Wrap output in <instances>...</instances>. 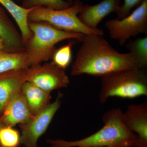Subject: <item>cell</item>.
<instances>
[{
	"label": "cell",
	"instance_id": "8fae6325",
	"mask_svg": "<svg viewBox=\"0 0 147 147\" xmlns=\"http://www.w3.org/2000/svg\"><path fill=\"white\" fill-rule=\"evenodd\" d=\"M30 71L29 67L0 74V115L11 96L28 81Z\"/></svg>",
	"mask_w": 147,
	"mask_h": 147
},
{
	"label": "cell",
	"instance_id": "484cf974",
	"mask_svg": "<svg viewBox=\"0 0 147 147\" xmlns=\"http://www.w3.org/2000/svg\"><path fill=\"white\" fill-rule=\"evenodd\" d=\"M0 147H2L1 146V145H0Z\"/></svg>",
	"mask_w": 147,
	"mask_h": 147
},
{
	"label": "cell",
	"instance_id": "d4e9b609",
	"mask_svg": "<svg viewBox=\"0 0 147 147\" xmlns=\"http://www.w3.org/2000/svg\"></svg>",
	"mask_w": 147,
	"mask_h": 147
},
{
	"label": "cell",
	"instance_id": "cb8c5ba5",
	"mask_svg": "<svg viewBox=\"0 0 147 147\" xmlns=\"http://www.w3.org/2000/svg\"><path fill=\"white\" fill-rule=\"evenodd\" d=\"M5 125H4L1 122V121H0V129H1V128H2V127H3Z\"/></svg>",
	"mask_w": 147,
	"mask_h": 147
},
{
	"label": "cell",
	"instance_id": "44dd1931",
	"mask_svg": "<svg viewBox=\"0 0 147 147\" xmlns=\"http://www.w3.org/2000/svg\"><path fill=\"white\" fill-rule=\"evenodd\" d=\"M144 0H124V2L120 5L118 10L117 11L118 19H121L125 18L130 13L132 8L138 6Z\"/></svg>",
	"mask_w": 147,
	"mask_h": 147
},
{
	"label": "cell",
	"instance_id": "603a6c76",
	"mask_svg": "<svg viewBox=\"0 0 147 147\" xmlns=\"http://www.w3.org/2000/svg\"><path fill=\"white\" fill-rule=\"evenodd\" d=\"M65 1L67 2H68L69 4L71 5H73L74 1L73 0H64Z\"/></svg>",
	"mask_w": 147,
	"mask_h": 147
},
{
	"label": "cell",
	"instance_id": "4fadbf2b",
	"mask_svg": "<svg viewBox=\"0 0 147 147\" xmlns=\"http://www.w3.org/2000/svg\"><path fill=\"white\" fill-rule=\"evenodd\" d=\"M0 38L4 42L6 51L9 52L26 51L20 32L0 5Z\"/></svg>",
	"mask_w": 147,
	"mask_h": 147
},
{
	"label": "cell",
	"instance_id": "ac0fdd59",
	"mask_svg": "<svg viewBox=\"0 0 147 147\" xmlns=\"http://www.w3.org/2000/svg\"><path fill=\"white\" fill-rule=\"evenodd\" d=\"M77 40L75 39L70 40L67 44L57 48L51 58L52 62L60 68L65 70L71 63L72 45Z\"/></svg>",
	"mask_w": 147,
	"mask_h": 147
},
{
	"label": "cell",
	"instance_id": "277c9868",
	"mask_svg": "<svg viewBox=\"0 0 147 147\" xmlns=\"http://www.w3.org/2000/svg\"><path fill=\"white\" fill-rule=\"evenodd\" d=\"M147 95L146 69L121 70L101 77V103L110 97L134 98Z\"/></svg>",
	"mask_w": 147,
	"mask_h": 147
},
{
	"label": "cell",
	"instance_id": "3957f363",
	"mask_svg": "<svg viewBox=\"0 0 147 147\" xmlns=\"http://www.w3.org/2000/svg\"><path fill=\"white\" fill-rule=\"evenodd\" d=\"M28 26L32 35L25 45L30 67L51 59L57 43L67 39L81 41L84 35L61 30L44 22H28Z\"/></svg>",
	"mask_w": 147,
	"mask_h": 147
},
{
	"label": "cell",
	"instance_id": "ba28073f",
	"mask_svg": "<svg viewBox=\"0 0 147 147\" xmlns=\"http://www.w3.org/2000/svg\"><path fill=\"white\" fill-rule=\"evenodd\" d=\"M27 81L50 92L66 88L70 83L65 70L52 62L31 67Z\"/></svg>",
	"mask_w": 147,
	"mask_h": 147
},
{
	"label": "cell",
	"instance_id": "6da1fadb",
	"mask_svg": "<svg viewBox=\"0 0 147 147\" xmlns=\"http://www.w3.org/2000/svg\"><path fill=\"white\" fill-rule=\"evenodd\" d=\"M81 42L71 66L72 76L102 77L121 70L141 69L131 53H119L101 36L84 34Z\"/></svg>",
	"mask_w": 147,
	"mask_h": 147
},
{
	"label": "cell",
	"instance_id": "9c48e42d",
	"mask_svg": "<svg viewBox=\"0 0 147 147\" xmlns=\"http://www.w3.org/2000/svg\"><path fill=\"white\" fill-rule=\"evenodd\" d=\"M33 116L20 88L12 94L7 102L0 115V121L5 126L13 127L16 125L25 123Z\"/></svg>",
	"mask_w": 147,
	"mask_h": 147
},
{
	"label": "cell",
	"instance_id": "5b68a950",
	"mask_svg": "<svg viewBox=\"0 0 147 147\" xmlns=\"http://www.w3.org/2000/svg\"><path fill=\"white\" fill-rule=\"evenodd\" d=\"M81 0H74L73 5L65 9H50L36 7L29 13L28 22H42L65 31L82 34H95L103 36L104 31L98 28L94 30L81 22L78 14L84 6Z\"/></svg>",
	"mask_w": 147,
	"mask_h": 147
},
{
	"label": "cell",
	"instance_id": "7402d4cb",
	"mask_svg": "<svg viewBox=\"0 0 147 147\" xmlns=\"http://www.w3.org/2000/svg\"><path fill=\"white\" fill-rule=\"evenodd\" d=\"M4 51H6L5 45L3 40L0 38V53Z\"/></svg>",
	"mask_w": 147,
	"mask_h": 147
},
{
	"label": "cell",
	"instance_id": "ffe728a7",
	"mask_svg": "<svg viewBox=\"0 0 147 147\" xmlns=\"http://www.w3.org/2000/svg\"><path fill=\"white\" fill-rule=\"evenodd\" d=\"M21 144V134L11 127L4 126L0 129V145L2 147H18Z\"/></svg>",
	"mask_w": 147,
	"mask_h": 147
},
{
	"label": "cell",
	"instance_id": "d6986e66",
	"mask_svg": "<svg viewBox=\"0 0 147 147\" xmlns=\"http://www.w3.org/2000/svg\"><path fill=\"white\" fill-rule=\"evenodd\" d=\"M71 6L64 0H22V7L29 9L44 7L50 9H65Z\"/></svg>",
	"mask_w": 147,
	"mask_h": 147
},
{
	"label": "cell",
	"instance_id": "7c38bea8",
	"mask_svg": "<svg viewBox=\"0 0 147 147\" xmlns=\"http://www.w3.org/2000/svg\"><path fill=\"white\" fill-rule=\"evenodd\" d=\"M125 122L127 128L147 144V102L131 104L124 113Z\"/></svg>",
	"mask_w": 147,
	"mask_h": 147
},
{
	"label": "cell",
	"instance_id": "8992f818",
	"mask_svg": "<svg viewBox=\"0 0 147 147\" xmlns=\"http://www.w3.org/2000/svg\"><path fill=\"white\" fill-rule=\"evenodd\" d=\"M110 36L123 46L132 37L147 33V0H144L138 7L122 19H112L106 22Z\"/></svg>",
	"mask_w": 147,
	"mask_h": 147
},
{
	"label": "cell",
	"instance_id": "9a60e30c",
	"mask_svg": "<svg viewBox=\"0 0 147 147\" xmlns=\"http://www.w3.org/2000/svg\"><path fill=\"white\" fill-rule=\"evenodd\" d=\"M0 5L7 10L15 20L25 45L32 35L29 28L28 16L30 12L36 7L24 8L16 4L12 0H0Z\"/></svg>",
	"mask_w": 147,
	"mask_h": 147
},
{
	"label": "cell",
	"instance_id": "e0dca14e",
	"mask_svg": "<svg viewBox=\"0 0 147 147\" xmlns=\"http://www.w3.org/2000/svg\"><path fill=\"white\" fill-rule=\"evenodd\" d=\"M125 47L129 51L141 69H146L147 65V37L128 40Z\"/></svg>",
	"mask_w": 147,
	"mask_h": 147
},
{
	"label": "cell",
	"instance_id": "52a82bcc",
	"mask_svg": "<svg viewBox=\"0 0 147 147\" xmlns=\"http://www.w3.org/2000/svg\"><path fill=\"white\" fill-rule=\"evenodd\" d=\"M61 94H58L54 102L25 123L19 125L21 128V144L25 147H38V139L45 133L55 114L60 108Z\"/></svg>",
	"mask_w": 147,
	"mask_h": 147
},
{
	"label": "cell",
	"instance_id": "2e32d148",
	"mask_svg": "<svg viewBox=\"0 0 147 147\" xmlns=\"http://www.w3.org/2000/svg\"><path fill=\"white\" fill-rule=\"evenodd\" d=\"M30 67L26 51L0 53V74L20 69Z\"/></svg>",
	"mask_w": 147,
	"mask_h": 147
},
{
	"label": "cell",
	"instance_id": "7a4b0ae2",
	"mask_svg": "<svg viewBox=\"0 0 147 147\" xmlns=\"http://www.w3.org/2000/svg\"><path fill=\"white\" fill-rule=\"evenodd\" d=\"M104 125L88 137L76 141L48 139L50 147H147L139 137L125 125L124 113L120 108H113L102 117Z\"/></svg>",
	"mask_w": 147,
	"mask_h": 147
},
{
	"label": "cell",
	"instance_id": "5bb4252c",
	"mask_svg": "<svg viewBox=\"0 0 147 147\" xmlns=\"http://www.w3.org/2000/svg\"><path fill=\"white\" fill-rule=\"evenodd\" d=\"M22 94L32 115L39 113L50 103L51 92L36 86L30 82H25L21 88Z\"/></svg>",
	"mask_w": 147,
	"mask_h": 147
},
{
	"label": "cell",
	"instance_id": "30bf717a",
	"mask_svg": "<svg viewBox=\"0 0 147 147\" xmlns=\"http://www.w3.org/2000/svg\"><path fill=\"white\" fill-rule=\"evenodd\" d=\"M120 0H103L95 5L83 6L78 14L81 22L90 28L96 30L106 16L112 12H117L120 6Z\"/></svg>",
	"mask_w": 147,
	"mask_h": 147
}]
</instances>
